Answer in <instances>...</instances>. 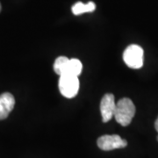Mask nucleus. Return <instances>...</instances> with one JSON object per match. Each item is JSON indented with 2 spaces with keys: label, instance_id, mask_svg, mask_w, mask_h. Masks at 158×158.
I'll return each instance as SVG.
<instances>
[{
  "label": "nucleus",
  "instance_id": "nucleus-8",
  "mask_svg": "<svg viewBox=\"0 0 158 158\" xmlns=\"http://www.w3.org/2000/svg\"><path fill=\"white\" fill-rule=\"evenodd\" d=\"M95 9H96V5L93 2H89L88 4L77 2L72 6V12L75 15H80L85 12H92Z\"/></svg>",
  "mask_w": 158,
  "mask_h": 158
},
{
  "label": "nucleus",
  "instance_id": "nucleus-11",
  "mask_svg": "<svg viewBox=\"0 0 158 158\" xmlns=\"http://www.w3.org/2000/svg\"><path fill=\"white\" fill-rule=\"evenodd\" d=\"M1 8H2V7H1V4H0V11H1Z\"/></svg>",
  "mask_w": 158,
  "mask_h": 158
},
{
  "label": "nucleus",
  "instance_id": "nucleus-6",
  "mask_svg": "<svg viewBox=\"0 0 158 158\" xmlns=\"http://www.w3.org/2000/svg\"><path fill=\"white\" fill-rule=\"evenodd\" d=\"M15 106V98L9 92L0 95V120L8 117Z\"/></svg>",
  "mask_w": 158,
  "mask_h": 158
},
{
  "label": "nucleus",
  "instance_id": "nucleus-2",
  "mask_svg": "<svg viewBox=\"0 0 158 158\" xmlns=\"http://www.w3.org/2000/svg\"><path fill=\"white\" fill-rule=\"evenodd\" d=\"M58 85L62 96L72 98L77 96L79 90L78 77L70 74H62L60 76Z\"/></svg>",
  "mask_w": 158,
  "mask_h": 158
},
{
  "label": "nucleus",
  "instance_id": "nucleus-5",
  "mask_svg": "<svg viewBox=\"0 0 158 158\" xmlns=\"http://www.w3.org/2000/svg\"><path fill=\"white\" fill-rule=\"evenodd\" d=\"M116 107V102L114 96L111 93H107L102 98L100 102V113L103 122H108L113 118Z\"/></svg>",
  "mask_w": 158,
  "mask_h": 158
},
{
  "label": "nucleus",
  "instance_id": "nucleus-10",
  "mask_svg": "<svg viewBox=\"0 0 158 158\" xmlns=\"http://www.w3.org/2000/svg\"><path fill=\"white\" fill-rule=\"evenodd\" d=\"M155 127H156V130L157 131V133H158V118H156V122H155ZM157 141H158V136H157Z\"/></svg>",
  "mask_w": 158,
  "mask_h": 158
},
{
  "label": "nucleus",
  "instance_id": "nucleus-9",
  "mask_svg": "<svg viewBox=\"0 0 158 158\" xmlns=\"http://www.w3.org/2000/svg\"><path fill=\"white\" fill-rule=\"evenodd\" d=\"M69 61V58L66 56H59L57 57L55 64H54V70L59 76H61L64 72V69L66 67L67 62Z\"/></svg>",
  "mask_w": 158,
  "mask_h": 158
},
{
  "label": "nucleus",
  "instance_id": "nucleus-7",
  "mask_svg": "<svg viewBox=\"0 0 158 158\" xmlns=\"http://www.w3.org/2000/svg\"><path fill=\"white\" fill-rule=\"evenodd\" d=\"M82 70H83L82 62H80L78 59L73 58V59H69L63 74H70V75L78 77L82 72Z\"/></svg>",
  "mask_w": 158,
  "mask_h": 158
},
{
  "label": "nucleus",
  "instance_id": "nucleus-3",
  "mask_svg": "<svg viewBox=\"0 0 158 158\" xmlns=\"http://www.w3.org/2000/svg\"><path fill=\"white\" fill-rule=\"evenodd\" d=\"M143 49L140 46L132 44L125 49L123 60L129 68L141 69L143 65Z\"/></svg>",
  "mask_w": 158,
  "mask_h": 158
},
{
  "label": "nucleus",
  "instance_id": "nucleus-4",
  "mask_svg": "<svg viewBox=\"0 0 158 158\" xmlns=\"http://www.w3.org/2000/svg\"><path fill=\"white\" fill-rule=\"evenodd\" d=\"M98 146L104 151H110L117 148H123L127 147V142L126 140L122 139L119 135H103L98 139Z\"/></svg>",
  "mask_w": 158,
  "mask_h": 158
},
{
  "label": "nucleus",
  "instance_id": "nucleus-1",
  "mask_svg": "<svg viewBox=\"0 0 158 158\" xmlns=\"http://www.w3.org/2000/svg\"><path fill=\"white\" fill-rule=\"evenodd\" d=\"M135 114V106L130 98H124L119 99L116 103V107H115L113 117L115 118L118 124L123 127L128 126L131 123Z\"/></svg>",
  "mask_w": 158,
  "mask_h": 158
}]
</instances>
